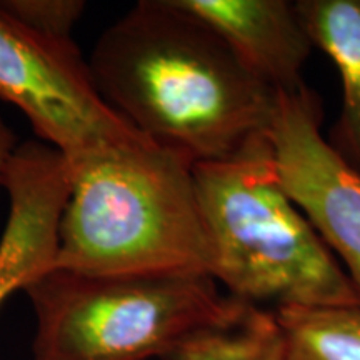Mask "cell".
I'll list each match as a JSON object with an SVG mask.
<instances>
[{"label":"cell","instance_id":"obj_1","mask_svg":"<svg viewBox=\"0 0 360 360\" xmlns=\"http://www.w3.org/2000/svg\"><path fill=\"white\" fill-rule=\"evenodd\" d=\"M102 101L193 164L225 160L269 132L277 92L177 0H142L87 60Z\"/></svg>","mask_w":360,"mask_h":360},{"label":"cell","instance_id":"obj_2","mask_svg":"<svg viewBox=\"0 0 360 360\" xmlns=\"http://www.w3.org/2000/svg\"><path fill=\"white\" fill-rule=\"evenodd\" d=\"M56 269L96 276H210L193 162L147 135L67 164Z\"/></svg>","mask_w":360,"mask_h":360},{"label":"cell","instance_id":"obj_3","mask_svg":"<svg viewBox=\"0 0 360 360\" xmlns=\"http://www.w3.org/2000/svg\"><path fill=\"white\" fill-rule=\"evenodd\" d=\"M210 277L245 304L352 307L360 297L283 188L269 132L225 160L193 164Z\"/></svg>","mask_w":360,"mask_h":360},{"label":"cell","instance_id":"obj_4","mask_svg":"<svg viewBox=\"0 0 360 360\" xmlns=\"http://www.w3.org/2000/svg\"><path fill=\"white\" fill-rule=\"evenodd\" d=\"M24 290L35 314V360H165L245 305L205 274L96 276L53 267Z\"/></svg>","mask_w":360,"mask_h":360},{"label":"cell","instance_id":"obj_5","mask_svg":"<svg viewBox=\"0 0 360 360\" xmlns=\"http://www.w3.org/2000/svg\"><path fill=\"white\" fill-rule=\"evenodd\" d=\"M0 97L13 103L67 164L141 134L102 101L72 40L32 32L2 8Z\"/></svg>","mask_w":360,"mask_h":360},{"label":"cell","instance_id":"obj_6","mask_svg":"<svg viewBox=\"0 0 360 360\" xmlns=\"http://www.w3.org/2000/svg\"><path fill=\"white\" fill-rule=\"evenodd\" d=\"M322 101L307 85L277 92L269 127L278 177L360 297V172L323 139Z\"/></svg>","mask_w":360,"mask_h":360},{"label":"cell","instance_id":"obj_7","mask_svg":"<svg viewBox=\"0 0 360 360\" xmlns=\"http://www.w3.org/2000/svg\"><path fill=\"white\" fill-rule=\"evenodd\" d=\"M4 191L8 215L0 237V307L56 265L58 225L70 191L64 157L40 141L19 143Z\"/></svg>","mask_w":360,"mask_h":360},{"label":"cell","instance_id":"obj_8","mask_svg":"<svg viewBox=\"0 0 360 360\" xmlns=\"http://www.w3.org/2000/svg\"><path fill=\"white\" fill-rule=\"evenodd\" d=\"M210 25L249 69L276 92L304 87L314 44L289 0H177Z\"/></svg>","mask_w":360,"mask_h":360},{"label":"cell","instance_id":"obj_9","mask_svg":"<svg viewBox=\"0 0 360 360\" xmlns=\"http://www.w3.org/2000/svg\"><path fill=\"white\" fill-rule=\"evenodd\" d=\"M295 7L340 77L342 109L328 143L360 172V0H297Z\"/></svg>","mask_w":360,"mask_h":360},{"label":"cell","instance_id":"obj_10","mask_svg":"<svg viewBox=\"0 0 360 360\" xmlns=\"http://www.w3.org/2000/svg\"><path fill=\"white\" fill-rule=\"evenodd\" d=\"M165 360H287L276 310L245 304L224 326L197 332Z\"/></svg>","mask_w":360,"mask_h":360},{"label":"cell","instance_id":"obj_11","mask_svg":"<svg viewBox=\"0 0 360 360\" xmlns=\"http://www.w3.org/2000/svg\"><path fill=\"white\" fill-rule=\"evenodd\" d=\"M287 360H360V305L276 310Z\"/></svg>","mask_w":360,"mask_h":360},{"label":"cell","instance_id":"obj_12","mask_svg":"<svg viewBox=\"0 0 360 360\" xmlns=\"http://www.w3.org/2000/svg\"><path fill=\"white\" fill-rule=\"evenodd\" d=\"M0 8L32 32L58 40H72L70 34L82 17V0H2Z\"/></svg>","mask_w":360,"mask_h":360},{"label":"cell","instance_id":"obj_13","mask_svg":"<svg viewBox=\"0 0 360 360\" xmlns=\"http://www.w3.org/2000/svg\"><path fill=\"white\" fill-rule=\"evenodd\" d=\"M17 147H19V143L15 141V135H13L12 130L6 124V120L0 115V188L6 186L8 165H11V160L13 154H15Z\"/></svg>","mask_w":360,"mask_h":360}]
</instances>
